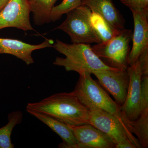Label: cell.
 I'll return each instance as SVG.
<instances>
[{
	"mask_svg": "<svg viewBox=\"0 0 148 148\" xmlns=\"http://www.w3.org/2000/svg\"><path fill=\"white\" fill-rule=\"evenodd\" d=\"M27 111L44 114L71 125L88 124L90 113L73 91L56 93L36 103H28Z\"/></svg>",
	"mask_w": 148,
	"mask_h": 148,
	"instance_id": "6da1fadb",
	"label": "cell"
},
{
	"mask_svg": "<svg viewBox=\"0 0 148 148\" xmlns=\"http://www.w3.org/2000/svg\"><path fill=\"white\" fill-rule=\"evenodd\" d=\"M52 47L65 56L56 57L53 65L64 67L67 71L92 74L98 70L116 69L106 66L93 52L90 45L68 44L56 40Z\"/></svg>",
	"mask_w": 148,
	"mask_h": 148,
	"instance_id": "7a4b0ae2",
	"label": "cell"
},
{
	"mask_svg": "<svg viewBox=\"0 0 148 148\" xmlns=\"http://www.w3.org/2000/svg\"><path fill=\"white\" fill-rule=\"evenodd\" d=\"M88 124L108 135L116 148H141L138 139L122 116L119 117L103 110L95 109L90 111Z\"/></svg>",
	"mask_w": 148,
	"mask_h": 148,
	"instance_id": "3957f363",
	"label": "cell"
},
{
	"mask_svg": "<svg viewBox=\"0 0 148 148\" xmlns=\"http://www.w3.org/2000/svg\"><path fill=\"white\" fill-rule=\"evenodd\" d=\"M79 79L73 90L84 106L92 110L100 109L120 117V107L109 95L99 82L92 78L91 74H79Z\"/></svg>",
	"mask_w": 148,
	"mask_h": 148,
	"instance_id": "277c9868",
	"label": "cell"
},
{
	"mask_svg": "<svg viewBox=\"0 0 148 148\" xmlns=\"http://www.w3.org/2000/svg\"><path fill=\"white\" fill-rule=\"evenodd\" d=\"M132 38V30L124 29L110 39L96 44L91 48L106 66L112 69L126 71L129 66L130 44Z\"/></svg>",
	"mask_w": 148,
	"mask_h": 148,
	"instance_id": "5b68a950",
	"label": "cell"
},
{
	"mask_svg": "<svg viewBox=\"0 0 148 148\" xmlns=\"http://www.w3.org/2000/svg\"><path fill=\"white\" fill-rule=\"evenodd\" d=\"M90 10L81 5L69 12L66 20L55 29L68 34L73 44H89L102 42L100 37L90 22Z\"/></svg>",
	"mask_w": 148,
	"mask_h": 148,
	"instance_id": "8992f818",
	"label": "cell"
},
{
	"mask_svg": "<svg viewBox=\"0 0 148 148\" xmlns=\"http://www.w3.org/2000/svg\"><path fill=\"white\" fill-rule=\"evenodd\" d=\"M29 0H8L0 11V30L13 27L24 31L34 30Z\"/></svg>",
	"mask_w": 148,
	"mask_h": 148,
	"instance_id": "52a82bcc",
	"label": "cell"
},
{
	"mask_svg": "<svg viewBox=\"0 0 148 148\" xmlns=\"http://www.w3.org/2000/svg\"><path fill=\"white\" fill-rule=\"evenodd\" d=\"M129 84L127 96L123 105L120 107L125 119L133 121L139 117L141 103V81L142 73L138 59L127 69Z\"/></svg>",
	"mask_w": 148,
	"mask_h": 148,
	"instance_id": "ba28073f",
	"label": "cell"
},
{
	"mask_svg": "<svg viewBox=\"0 0 148 148\" xmlns=\"http://www.w3.org/2000/svg\"><path fill=\"white\" fill-rule=\"evenodd\" d=\"M98 79L100 85L111 94L115 102L120 106L123 105L126 96L129 84L127 70L105 69L92 72Z\"/></svg>",
	"mask_w": 148,
	"mask_h": 148,
	"instance_id": "9c48e42d",
	"label": "cell"
},
{
	"mask_svg": "<svg viewBox=\"0 0 148 148\" xmlns=\"http://www.w3.org/2000/svg\"><path fill=\"white\" fill-rule=\"evenodd\" d=\"M68 125L73 133L77 148H116L108 135L91 125Z\"/></svg>",
	"mask_w": 148,
	"mask_h": 148,
	"instance_id": "30bf717a",
	"label": "cell"
},
{
	"mask_svg": "<svg viewBox=\"0 0 148 148\" xmlns=\"http://www.w3.org/2000/svg\"><path fill=\"white\" fill-rule=\"evenodd\" d=\"M134 20L132 46L130 49L128 64L131 66L140 54L148 49V9L130 10Z\"/></svg>",
	"mask_w": 148,
	"mask_h": 148,
	"instance_id": "8fae6325",
	"label": "cell"
},
{
	"mask_svg": "<svg viewBox=\"0 0 148 148\" xmlns=\"http://www.w3.org/2000/svg\"><path fill=\"white\" fill-rule=\"evenodd\" d=\"M54 43L52 40L46 39L42 43L34 45L18 40L0 38V54L14 56L29 65L34 62L32 56L33 51L52 47Z\"/></svg>",
	"mask_w": 148,
	"mask_h": 148,
	"instance_id": "7c38bea8",
	"label": "cell"
},
{
	"mask_svg": "<svg viewBox=\"0 0 148 148\" xmlns=\"http://www.w3.org/2000/svg\"><path fill=\"white\" fill-rule=\"evenodd\" d=\"M82 5L100 14L114 30L121 31L125 29L124 18L112 0H82Z\"/></svg>",
	"mask_w": 148,
	"mask_h": 148,
	"instance_id": "4fadbf2b",
	"label": "cell"
},
{
	"mask_svg": "<svg viewBox=\"0 0 148 148\" xmlns=\"http://www.w3.org/2000/svg\"><path fill=\"white\" fill-rule=\"evenodd\" d=\"M27 112L46 125L61 138L63 143L59 144L58 147L77 148L73 133L68 125L44 114L34 111Z\"/></svg>",
	"mask_w": 148,
	"mask_h": 148,
	"instance_id": "5bb4252c",
	"label": "cell"
},
{
	"mask_svg": "<svg viewBox=\"0 0 148 148\" xmlns=\"http://www.w3.org/2000/svg\"><path fill=\"white\" fill-rule=\"evenodd\" d=\"M58 0H29L33 20L40 26L49 23L51 10Z\"/></svg>",
	"mask_w": 148,
	"mask_h": 148,
	"instance_id": "9a60e30c",
	"label": "cell"
},
{
	"mask_svg": "<svg viewBox=\"0 0 148 148\" xmlns=\"http://www.w3.org/2000/svg\"><path fill=\"white\" fill-rule=\"evenodd\" d=\"M124 119L130 130L137 137L141 148L148 147V110L142 111L139 117L133 121Z\"/></svg>",
	"mask_w": 148,
	"mask_h": 148,
	"instance_id": "2e32d148",
	"label": "cell"
},
{
	"mask_svg": "<svg viewBox=\"0 0 148 148\" xmlns=\"http://www.w3.org/2000/svg\"><path fill=\"white\" fill-rule=\"evenodd\" d=\"M22 116V113L19 111H14L8 115V123L0 128V148H14L11 136L14 127L21 123Z\"/></svg>",
	"mask_w": 148,
	"mask_h": 148,
	"instance_id": "e0dca14e",
	"label": "cell"
},
{
	"mask_svg": "<svg viewBox=\"0 0 148 148\" xmlns=\"http://www.w3.org/2000/svg\"><path fill=\"white\" fill-rule=\"evenodd\" d=\"M89 17L91 24L101 38L102 42L110 39L120 31L113 29L100 14L91 10Z\"/></svg>",
	"mask_w": 148,
	"mask_h": 148,
	"instance_id": "ac0fdd59",
	"label": "cell"
},
{
	"mask_svg": "<svg viewBox=\"0 0 148 148\" xmlns=\"http://www.w3.org/2000/svg\"><path fill=\"white\" fill-rule=\"evenodd\" d=\"M82 0H63L58 5L54 6L51 10L50 21H57L64 14H66L78 7L82 5Z\"/></svg>",
	"mask_w": 148,
	"mask_h": 148,
	"instance_id": "d6986e66",
	"label": "cell"
},
{
	"mask_svg": "<svg viewBox=\"0 0 148 148\" xmlns=\"http://www.w3.org/2000/svg\"><path fill=\"white\" fill-rule=\"evenodd\" d=\"M146 110H148V75H142L141 81L140 113Z\"/></svg>",
	"mask_w": 148,
	"mask_h": 148,
	"instance_id": "ffe728a7",
	"label": "cell"
},
{
	"mask_svg": "<svg viewBox=\"0 0 148 148\" xmlns=\"http://www.w3.org/2000/svg\"><path fill=\"white\" fill-rule=\"evenodd\" d=\"M130 10L148 9V0H120Z\"/></svg>",
	"mask_w": 148,
	"mask_h": 148,
	"instance_id": "44dd1931",
	"label": "cell"
},
{
	"mask_svg": "<svg viewBox=\"0 0 148 148\" xmlns=\"http://www.w3.org/2000/svg\"><path fill=\"white\" fill-rule=\"evenodd\" d=\"M138 59L140 63L142 75H148V49L140 54Z\"/></svg>",
	"mask_w": 148,
	"mask_h": 148,
	"instance_id": "7402d4cb",
	"label": "cell"
},
{
	"mask_svg": "<svg viewBox=\"0 0 148 148\" xmlns=\"http://www.w3.org/2000/svg\"><path fill=\"white\" fill-rule=\"evenodd\" d=\"M7 1L8 0H0V11L5 5Z\"/></svg>",
	"mask_w": 148,
	"mask_h": 148,
	"instance_id": "603a6c76",
	"label": "cell"
}]
</instances>
